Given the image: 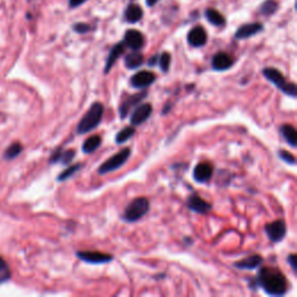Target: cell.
<instances>
[{
    "instance_id": "obj_1",
    "label": "cell",
    "mask_w": 297,
    "mask_h": 297,
    "mask_svg": "<svg viewBox=\"0 0 297 297\" xmlns=\"http://www.w3.org/2000/svg\"><path fill=\"white\" fill-rule=\"evenodd\" d=\"M260 287L270 296H284L288 291L287 280L285 274L274 267L260 268L257 279L252 282V287Z\"/></svg>"
},
{
    "instance_id": "obj_2",
    "label": "cell",
    "mask_w": 297,
    "mask_h": 297,
    "mask_svg": "<svg viewBox=\"0 0 297 297\" xmlns=\"http://www.w3.org/2000/svg\"><path fill=\"white\" fill-rule=\"evenodd\" d=\"M103 115V106L100 102H94L87 113L82 117L79 121L78 127H77V132L79 135L87 134V132L92 131L96 129L98 125L101 123Z\"/></svg>"
},
{
    "instance_id": "obj_3",
    "label": "cell",
    "mask_w": 297,
    "mask_h": 297,
    "mask_svg": "<svg viewBox=\"0 0 297 297\" xmlns=\"http://www.w3.org/2000/svg\"><path fill=\"white\" fill-rule=\"evenodd\" d=\"M263 75L268 82L274 84V85L277 86L279 90L282 91L285 94H287V96L292 98H296L297 96L296 85L294 83L287 82L284 75H282L279 70L274 68H265L263 70Z\"/></svg>"
},
{
    "instance_id": "obj_4",
    "label": "cell",
    "mask_w": 297,
    "mask_h": 297,
    "mask_svg": "<svg viewBox=\"0 0 297 297\" xmlns=\"http://www.w3.org/2000/svg\"><path fill=\"white\" fill-rule=\"evenodd\" d=\"M150 209V203L148 198H137L135 200H132L124 209L122 218L123 221L128 223H135L139 221V219L144 217L148 214Z\"/></svg>"
},
{
    "instance_id": "obj_5",
    "label": "cell",
    "mask_w": 297,
    "mask_h": 297,
    "mask_svg": "<svg viewBox=\"0 0 297 297\" xmlns=\"http://www.w3.org/2000/svg\"><path fill=\"white\" fill-rule=\"evenodd\" d=\"M130 155H131L130 148H125L123 150H121V151L117 152L116 155L111 156L110 158H108L106 160V162L101 164L99 169H98V173L102 176V174H107L118 170L128 162V159L130 158Z\"/></svg>"
},
{
    "instance_id": "obj_6",
    "label": "cell",
    "mask_w": 297,
    "mask_h": 297,
    "mask_svg": "<svg viewBox=\"0 0 297 297\" xmlns=\"http://www.w3.org/2000/svg\"><path fill=\"white\" fill-rule=\"evenodd\" d=\"M265 232L268 237V239L273 243H280L287 235V225L285 221L278 219L265 226Z\"/></svg>"
},
{
    "instance_id": "obj_7",
    "label": "cell",
    "mask_w": 297,
    "mask_h": 297,
    "mask_svg": "<svg viewBox=\"0 0 297 297\" xmlns=\"http://www.w3.org/2000/svg\"><path fill=\"white\" fill-rule=\"evenodd\" d=\"M77 257L84 263L92 264V265H100V264H108L113 260V256L107 253L98 252V251H78Z\"/></svg>"
},
{
    "instance_id": "obj_8",
    "label": "cell",
    "mask_w": 297,
    "mask_h": 297,
    "mask_svg": "<svg viewBox=\"0 0 297 297\" xmlns=\"http://www.w3.org/2000/svg\"><path fill=\"white\" fill-rule=\"evenodd\" d=\"M156 75L151 71H139L131 77L130 84L135 89L144 90L146 87L151 86L156 82Z\"/></svg>"
},
{
    "instance_id": "obj_9",
    "label": "cell",
    "mask_w": 297,
    "mask_h": 297,
    "mask_svg": "<svg viewBox=\"0 0 297 297\" xmlns=\"http://www.w3.org/2000/svg\"><path fill=\"white\" fill-rule=\"evenodd\" d=\"M146 97H148V92H146V91H142V92L135 94V96H130L128 99L122 101V103L120 104V108H118L120 117L121 118L127 117L128 114L130 113L131 108L138 106L139 102H141L142 100H144Z\"/></svg>"
},
{
    "instance_id": "obj_10",
    "label": "cell",
    "mask_w": 297,
    "mask_h": 297,
    "mask_svg": "<svg viewBox=\"0 0 297 297\" xmlns=\"http://www.w3.org/2000/svg\"><path fill=\"white\" fill-rule=\"evenodd\" d=\"M152 114V104L151 103H142L136 106L135 110L130 115V123L131 125H139L143 124Z\"/></svg>"
},
{
    "instance_id": "obj_11",
    "label": "cell",
    "mask_w": 297,
    "mask_h": 297,
    "mask_svg": "<svg viewBox=\"0 0 297 297\" xmlns=\"http://www.w3.org/2000/svg\"><path fill=\"white\" fill-rule=\"evenodd\" d=\"M187 207L197 214L205 215L211 210V204L198 197V194H192L187 198Z\"/></svg>"
},
{
    "instance_id": "obj_12",
    "label": "cell",
    "mask_w": 297,
    "mask_h": 297,
    "mask_svg": "<svg viewBox=\"0 0 297 297\" xmlns=\"http://www.w3.org/2000/svg\"><path fill=\"white\" fill-rule=\"evenodd\" d=\"M212 173H214V167H212L211 164L203 162L195 166L193 171V178L197 183L204 184L211 179Z\"/></svg>"
},
{
    "instance_id": "obj_13",
    "label": "cell",
    "mask_w": 297,
    "mask_h": 297,
    "mask_svg": "<svg viewBox=\"0 0 297 297\" xmlns=\"http://www.w3.org/2000/svg\"><path fill=\"white\" fill-rule=\"evenodd\" d=\"M124 45H127L128 48L132 49V50H139L144 45V36L138 30H127V33L124 35Z\"/></svg>"
},
{
    "instance_id": "obj_14",
    "label": "cell",
    "mask_w": 297,
    "mask_h": 297,
    "mask_svg": "<svg viewBox=\"0 0 297 297\" xmlns=\"http://www.w3.org/2000/svg\"><path fill=\"white\" fill-rule=\"evenodd\" d=\"M207 33H205V30L200 26L194 27L193 29H191L187 36L188 43H190L192 47L195 48L203 47V45L207 43Z\"/></svg>"
},
{
    "instance_id": "obj_15",
    "label": "cell",
    "mask_w": 297,
    "mask_h": 297,
    "mask_svg": "<svg viewBox=\"0 0 297 297\" xmlns=\"http://www.w3.org/2000/svg\"><path fill=\"white\" fill-rule=\"evenodd\" d=\"M233 65V59L225 52H218L212 57L211 66L215 71H226Z\"/></svg>"
},
{
    "instance_id": "obj_16",
    "label": "cell",
    "mask_w": 297,
    "mask_h": 297,
    "mask_svg": "<svg viewBox=\"0 0 297 297\" xmlns=\"http://www.w3.org/2000/svg\"><path fill=\"white\" fill-rule=\"evenodd\" d=\"M263 24L259 22L244 24V26L239 27L238 30L236 31V38H238V40H245V38L252 37L258 33H260V31L263 30Z\"/></svg>"
},
{
    "instance_id": "obj_17",
    "label": "cell",
    "mask_w": 297,
    "mask_h": 297,
    "mask_svg": "<svg viewBox=\"0 0 297 297\" xmlns=\"http://www.w3.org/2000/svg\"><path fill=\"white\" fill-rule=\"evenodd\" d=\"M261 263H263V257L259 256V254H253V256L246 258V259L237 261V263L233 264V266L238 268V270L251 271L259 267Z\"/></svg>"
},
{
    "instance_id": "obj_18",
    "label": "cell",
    "mask_w": 297,
    "mask_h": 297,
    "mask_svg": "<svg viewBox=\"0 0 297 297\" xmlns=\"http://www.w3.org/2000/svg\"><path fill=\"white\" fill-rule=\"evenodd\" d=\"M144 63V57L141 52H138V50H135L134 52H130L125 56L124 58V65L125 68L129 70H135L141 68Z\"/></svg>"
},
{
    "instance_id": "obj_19",
    "label": "cell",
    "mask_w": 297,
    "mask_h": 297,
    "mask_svg": "<svg viewBox=\"0 0 297 297\" xmlns=\"http://www.w3.org/2000/svg\"><path fill=\"white\" fill-rule=\"evenodd\" d=\"M124 51V43H117L116 45H114L113 49H111L109 55H108L107 62H106V68H104V73L109 72V70L113 68V65L115 64V62L117 61L118 57L123 54Z\"/></svg>"
},
{
    "instance_id": "obj_20",
    "label": "cell",
    "mask_w": 297,
    "mask_h": 297,
    "mask_svg": "<svg viewBox=\"0 0 297 297\" xmlns=\"http://www.w3.org/2000/svg\"><path fill=\"white\" fill-rule=\"evenodd\" d=\"M280 131L286 142L288 143L292 148H296L297 146V135L295 128L292 124H284L280 127Z\"/></svg>"
},
{
    "instance_id": "obj_21",
    "label": "cell",
    "mask_w": 297,
    "mask_h": 297,
    "mask_svg": "<svg viewBox=\"0 0 297 297\" xmlns=\"http://www.w3.org/2000/svg\"><path fill=\"white\" fill-rule=\"evenodd\" d=\"M125 20L130 23L138 22L139 20L143 17V9L136 3H132V5H129L128 8L125 9L124 13Z\"/></svg>"
},
{
    "instance_id": "obj_22",
    "label": "cell",
    "mask_w": 297,
    "mask_h": 297,
    "mask_svg": "<svg viewBox=\"0 0 297 297\" xmlns=\"http://www.w3.org/2000/svg\"><path fill=\"white\" fill-rule=\"evenodd\" d=\"M101 142H102V139H101L99 135L91 136V137L87 138L86 141L83 143V146H82L83 152L87 153V155L94 152L101 145Z\"/></svg>"
},
{
    "instance_id": "obj_23",
    "label": "cell",
    "mask_w": 297,
    "mask_h": 297,
    "mask_svg": "<svg viewBox=\"0 0 297 297\" xmlns=\"http://www.w3.org/2000/svg\"><path fill=\"white\" fill-rule=\"evenodd\" d=\"M205 17H207V20L209 21V22H210L211 24H214V26H216V27H222L225 24L224 16H223L222 14L216 9L209 8L205 10Z\"/></svg>"
},
{
    "instance_id": "obj_24",
    "label": "cell",
    "mask_w": 297,
    "mask_h": 297,
    "mask_svg": "<svg viewBox=\"0 0 297 297\" xmlns=\"http://www.w3.org/2000/svg\"><path fill=\"white\" fill-rule=\"evenodd\" d=\"M135 131L136 129L134 128V125H129V127H125L120 130L116 134V137H115V142H116V144H123V143L128 142L129 139H130L132 136L135 135Z\"/></svg>"
},
{
    "instance_id": "obj_25",
    "label": "cell",
    "mask_w": 297,
    "mask_h": 297,
    "mask_svg": "<svg viewBox=\"0 0 297 297\" xmlns=\"http://www.w3.org/2000/svg\"><path fill=\"white\" fill-rule=\"evenodd\" d=\"M22 150L23 148L20 143H13L12 145H9L8 148H7L6 152L3 153V158L7 160H12L14 158H16V157L22 152Z\"/></svg>"
},
{
    "instance_id": "obj_26",
    "label": "cell",
    "mask_w": 297,
    "mask_h": 297,
    "mask_svg": "<svg viewBox=\"0 0 297 297\" xmlns=\"http://www.w3.org/2000/svg\"><path fill=\"white\" fill-rule=\"evenodd\" d=\"M82 166H83V164L78 163V164H76V165H72V166L68 167V169L64 170L61 174H59L57 180L58 181H65V180L70 179V178L75 176V174L78 172L80 169H82Z\"/></svg>"
},
{
    "instance_id": "obj_27",
    "label": "cell",
    "mask_w": 297,
    "mask_h": 297,
    "mask_svg": "<svg viewBox=\"0 0 297 297\" xmlns=\"http://www.w3.org/2000/svg\"><path fill=\"white\" fill-rule=\"evenodd\" d=\"M277 9L278 2L275 1V0H267V1H265L260 7V12L265 14V15H271V14L277 12Z\"/></svg>"
},
{
    "instance_id": "obj_28",
    "label": "cell",
    "mask_w": 297,
    "mask_h": 297,
    "mask_svg": "<svg viewBox=\"0 0 297 297\" xmlns=\"http://www.w3.org/2000/svg\"><path fill=\"white\" fill-rule=\"evenodd\" d=\"M10 279V271L5 260L0 257V284L8 281Z\"/></svg>"
},
{
    "instance_id": "obj_29",
    "label": "cell",
    "mask_w": 297,
    "mask_h": 297,
    "mask_svg": "<svg viewBox=\"0 0 297 297\" xmlns=\"http://www.w3.org/2000/svg\"><path fill=\"white\" fill-rule=\"evenodd\" d=\"M158 64H159V68L162 70L163 72H169L170 70V65H171V55L169 52H164L159 56L158 58Z\"/></svg>"
},
{
    "instance_id": "obj_30",
    "label": "cell",
    "mask_w": 297,
    "mask_h": 297,
    "mask_svg": "<svg viewBox=\"0 0 297 297\" xmlns=\"http://www.w3.org/2000/svg\"><path fill=\"white\" fill-rule=\"evenodd\" d=\"M278 157L281 160H284L285 163H287L288 165H292V166H295L296 165L295 156L293 155V153L289 152V151H287V150H279Z\"/></svg>"
},
{
    "instance_id": "obj_31",
    "label": "cell",
    "mask_w": 297,
    "mask_h": 297,
    "mask_svg": "<svg viewBox=\"0 0 297 297\" xmlns=\"http://www.w3.org/2000/svg\"><path fill=\"white\" fill-rule=\"evenodd\" d=\"M76 156V151L75 150L70 149V150H65V151H63L62 150V153H61V157H59V162L63 164V165H68L72 162V159L75 158Z\"/></svg>"
},
{
    "instance_id": "obj_32",
    "label": "cell",
    "mask_w": 297,
    "mask_h": 297,
    "mask_svg": "<svg viewBox=\"0 0 297 297\" xmlns=\"http://www.w3.org/2000/svg\"><path fill=\"white\" fill-rule=\"evenodd\" d=\"M73 29H75L77 33L84 34V33H87L89 30H91V27L86 23H77L76 26L73 27Z\"/></svg>"
},
{
    "instance_id": "obj_33",
    "label": "cell",
    "mask_w": 297,
    "mask_h": 297,
    "mask_svg": "<svg viewBox=\"0 0 297 297\" xmlns=\"http://www.w3.org/2000/svg\"><path fill=\"white\" fill-rule=\"evenodd\" d=\"M288 263L291 264L293 271H294L296 273V271H297V256H296V254H289V256H288Z\"/></svg>"
},
{
    "instance_id": "obj_34",
    "label": "cell",
    "mask_w": 297,
    "mask_h": 297,
    "mask_svg": "<svg viewBox=\"0 0 297 297\" xmlns=\"http://www.w3.org/2000/svg\"><path fill=\"white\" fill-rule=\"evenodd\" d=\"M158 58H159V55H155L153 57H151L148 61V65L149 66H156L158 65Z\"/></svg>"
},
{
    "instance_id": "obj_35",
    "label": "cell",
    "mask_w": 297,
    "mask_h": 297,
    "mask_svg": "<svg viewBox=\"0 0 297 297\" xmlns=\"http://www.w3.org/2000/svg\"><path fill=\"white\" fill-rule=\"evenodd\" d=\"M85 1H86V0H69L70 6H71L72 8H75V7L80 6V5H82V3H84Z\"/></svg>"
},
{
    "instance_id": "obj_36",
    "label": "cell",
    "mask_w": 297,
    "mask_h": 297,
    "mask_svg": "<svg viewBox=\"0 0 297 297\" xmlns=\"http://www.w3.org/2000/svg\"><path fill=\"white\" fill-rule=\"evenodd\" d=\"M157 1H158V0H146V5L153 6Z\"/></svg>"
}]
</instances>
